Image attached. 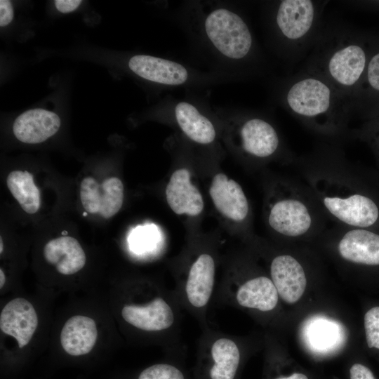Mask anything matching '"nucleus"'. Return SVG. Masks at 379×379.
Instances as JSON below:
<instances>
[{
  "mask_svg": "<svg viewBox=\"0 0 379 379\" xmlns=\"http://www.w3.org/2000/svg\"><path fill=\"white\" fill-rule=\"evenodd\" d=\"M198 367L206 379H235L241 361L237 339L210 327L198 341Z\"/></svg>",
  "mask_w": 379,
  "mask_h": 379,
  "instance_id": "6",
  "label": "nucleus"
},
{
  "mask_svg": "<svg viewBox=\"0 0 379 379\" xmlns=\"http://www.w3.org/2000/svg\"><path fill=\"white\" fill-rule=\"evenodd\" d=\"M279 298L273 281L267 276L241 279L227 273L216 288L213 303L269 313L277 307Z\"/></svg>",
  "mask_w": 379,
  "mask_h": 379,
  "instance_id": "4",
  "label": "nucleus"
},
{
  "mask_svg": "<svg viewBox=\"0 0 379 379\" xmlns=\"http://www.w3.org/2000/svg\"><path fill=\"white\" fill-rule=\"evenodd\" d=\"M84 215H87V212L84 213Z\"/></svg>",
  "mask_w": 379,
  "mask_h": 379,
  "instance_id": "34",
  "label": "nucleus"
},
{
  "mask_svg": "<svg viewBox=\"0 0 379 379\" xmlns=\"http://www.w3.org/2000/svg\"><path fill=\"white\" fill-rule=\"evenodd\" d=\"M81 4V0H55L54 4L58 11L67 13L75 11Z\"/></svg>",
  "mask_w": 379,
  "mask_h": 379,
  "instance_id": "30",
  "label": "nucleus"
},
{
  "mask_svg": "<svg viewBox=\"0 0 379 379\" xmlns=\"http://www.w3.org/2000/svg\"><path fill=\"white\" fill-rule=\"evenodd\" d=\"M138 379H186V376L177 365L172 363H159L142 370Z\"/></svg>",
  "mask_w": 379,
  "mask_h": 379,
  "instance_id": "25",
  "label": "nucleus"
},
{
  "mask_svg": "<svg viewBox=\"0 0 379 379\" xmlns=\"http://www.w3.org/2000/svg\"><path fill=\"white\" fill-rule=\"evenodd\" d=\"M284 102L292 114L326 134L344 130L352 110L350 102L329 82L306 71L290 80Z\"/></svg>",
  "mask_w": 379,
  "mask_h": 379,
  "instance_id": "2",
  "label": "nucleus"
},
{
  "mask_svg": "<svg viewBox=\"0 0 379 379\" xmlns=\"http://www.w3.org/2000/svg\"><path fill=\"white\" fill-rule=\"evenodd\" d=\"M155 232L153 227H138L130 237L131 245L137 251L149 248L154 243Z\"/></svg>",
  "mask_w": 379,
  "mask_h": 379,
  "instance_id": "27",
  "label": "nucleus"
},
{
  "mask_svg": "<svg viewBox=\"0 0 379 379\" xmlns=\"http://www.w3.org/2000/svg\"><path fill=\"white\" fill-rule=\"evenodd\" d=\"M304 338L312 352L325 354L337 350L344 338L342 327L324 317H313L306 323Z\"/></svg>",
  "mask_w": 379,
  "mask_h": 379,
  "instance_id": "19",
  "label": "nucleus"
},
{
  "mask_svg": "<svg viewBox=\"0 0 379 379\" xmlns=\"http://www.w3.org/2000/svg\"><path fill=\"white\" fill-rule=\"evenodd\" d=\"M166 198L171 210L178 215H199L204 208V200L199 190L190 181L187 168L173 172L166 187Z\"/></svg>",
  "mask_w": 379,
  "mask_h": 379,
  "instance_id": "13",
  "label": "nucleus"
},
{
  "mask_svg": "<svg viewBox=\"0 0 379 379\" xmlns=\"http://www.w3.org/2000/svg\"><path fill=\"white\" fill-rule=\"evenodd\" d=\"M5 282H6V276L2 269H1L0 270V288H3V286L5 284Z\"/></svg>",
  "mask_w": 379,
  "mask_h": 379,
  "instance_id": "32",
  "label": "nucleus"
},
{
  "mask_svg": "<svg viewBox=\"0 0 379 379\" xmlns=\"http://www.w3.org/2000/svg\"><path fill=\"white\" fill-rule=\"evenodd\" d=\"M38 326V317L33 305L23 298L9 301L0 314V328L6 335L13 337L20 348L32 338Z\"/></svg>",
  "mask_w": 379,
  "mask_h": 379,
  "instance_id": "9",
  "label": "nucleus"
},
{
  "mask_svg": "<svg viewBox=\"0 0 379 379\" xmlns=\"http://www.w3.org/2000/svg\"><path fill=\"white\" fill-rule=\"evenodd\" d=\"M6 184L24 211L29 214L38 211L41 205V194L30 173L26 171H12L6 178Z\"/></svg>",
  "mask_w": 379,
  "mask_h": 379,
  "instance_id": "21",
  "label": "nucleus"
},
{
  "mask_svg": "<svg viewBox=\"0 0 379 379\" xmlns=\"http://www.w3.org/2000/svg\"><path fill=\"white\" fill-rule=\"evenodd\" d=\"M270 278L279 297L293 304L302 296L307 286L303 267L293 256L279 255L274 257L270 267Z\"/></svg>",
  "mask_w": 379,
  "mask_h": 379,
  "instance_id": "10",
  "label": "nucleus"
},
{
  "mask_svg": "<svg viewBox=\"0 0 379 379\" xmlns=\"http://www.w3.org/2000/svg\"><path fill=\"white\" fill-rule=\"evenodd\" d=\"M239 137L243 151L256 158L270 157L280 146V139L274 127L260 118L245 121L240 128Z\"/></svg>",
  "mask_w": 379,
  "mask_h": 379,
  "instance_id": "14",
  "label": "nucleus"
},
{
  "mask_svg": "<svg viewBox=\"0 0 379 379\" xmlns=\"http://www.w3.org/2000/svg\"><path fill=\"white\" fill-rule=\"evenodd\" d=\"M209 194L216 209L225 217L244 220L249 211L247 198L241 185L222 173L214 175Z\"/></svg>",
  "mask_w": 379,
  "mask_h": 379,
  "instance_id": "11",
  "label": "nucleus"
},
{
  "mask_svg": "<svg viewBox=\"0 0 379 379\" xmlns=\"http://www.w3.org/2000/svg\"><path fill=\"white\" fill-rule=\"evenodd\" d=\"M368 60L354 34L346 28L333 27L319 32L305 71L329 82L352 107Z\"/></svg>",
  "mask_w": 379,
  "mask_h": 379,
  "instance_id": "1",
  "label": "nucleus"
},
{
  "mask_svg": "<svg viewBox=\"0 0 379 379\" xmlns=\"http://www.w3.org/2000/svg\"><path fill=\"white\" fill-rule=\"evenodd\" d=\"M276 379H308L307 377L302 373H295L288 377H279Z\"/></svg>",
  "mask_w": 379,
  "mask_h": 379,
  "instance_id": "31",
  "label": "nucleus"
},
{
  "mask_svg": "<svg viewBox=\"0 0 379 379\" xmlns=\"http://www.w3.org/2000/svg\"><path fill=\"white\" fill-rule=\"evenodd\" d=\"M46 262L65 275L80 271L86 264V254L79 241L72 237L62 236L49 241L44 248Z\"/></svg>",
  "mask_w": 379,
  "mask_h": 379,
  "instance_id": "17",
  "label": "nucleus"
},
{
  "mask_svg": "<svg viewBox=\"0 0 379 379\" xmlns=\"http://www.w3.org/2000/svg\"><path fill=\"white\" fill-rule=\"evenodd\" d=\"M98 338L96 324L92 318L74 315L64 324L60 336L63 350L72 356L89 353Z\"/></svg>",
  "mask_w": 379,
  "mask_h": 379,
  "instance_id": "18",
  "label": "nucleus"
},
{
  "mask_svg": "<svg viewBox=\"0 0 379 379\" xmlns=\"http://www.w3.org/2000/svg\"><path fill=\"white\" fill-rule=\"evenodd\" d=\"M175 117L181 130L192 140L200 144H209L214 140L215 130L213 124L192 104L178 102L175 107Z\"/></svg>",
  "mask_w": 379,
  "mask_h": 379,
  "instance_id": "20",
  "label": "nucleus"
},
{
  "mask_svg": "<svg viewBox=\"0 0 379 379\" xmlns=\"http://www.w3.org/2000/svg\"><path fill=\"white\" fill-rule=\"evenodd\" d=\"M379 95V51L368 60L365 74L352 102V109L356 103L365 95Z\"/></svg>",
  "mask_w": 379,
  "mask_h": 379,
  "instance_id": "23",
  "label": "nucleus"
},
{
  "mask_svg": "<svg viewBox=\"0 0 379 379\" xmlns=\"http://www.w3.org/2000/svg\"><path fill=\"white\" fill-rule=\"evenodd\" d=\"M364 328L368 347L379 350V307H374L364 315Z\"/></svg>",
  "mask_w": 379,
  "mask_h": 379,
  "instance_id": "26",
  "label": "nucleus"
},
{
  "mask_svg": "<svg viewBox=\"0 0 379 379\" xmlns=\"http://www.w3.org/2000/svg\"><path fill=\"white\" fill-rule=\"evenodd\" d=\"M314 188L324 207L338 221L364 228L378 220L379 210L375 203L364 194L352 192L348 185L325 177L315 181Z\"/></svg>",
  "mask_w": 379,
  "mask_h": 379,
  "instance_id": "3",
  "label": "nucleus"
},
{
  "mask_svg": "<svg viewBox=\"0 0 379 379\" xmlns=\"http://www.w3.org/2000/svg\"><path fill=\"white\" fill-rule=\"evenodd\" d=\"M205 30L213 45L227 58L243 59L252 49L253 38L248 25L230 10L212 11L206 19Z\"/></svg>",
  "mask_w": 379,
  "mask_h": 379,
  "instance_id": "7",
  "label": "nucleus"
},
{
  "mask_svg": "<svg viewBox=\"0 0 379 379\" xmlns=\"http://www.w3.org/2000/svg\"><path fill=\"white\" fill-rule=\"evenodd\" d=\"M350 373V379H375L371 371L360 364L352 365Z\"/></svg>",
  "mask_w": 379,
  "mask_h": 379,
  "instance_id": "29",
  "label": "nucleus"
},
{
  "mask_svg": "<svg viewBox=\"0 0 379 379\" xmlns=\"http://www.w3.org/2000/svg\"><path fill=\"white\" fill-rule=\"evenodd\" d=\"M99 213L108 219L119 212L124 201V185L121 180L112 177L100 185Z\"/></svg>",
  "mask_w": 379,
  "mask_h": 379,
  "instance_id": "22",
  "label": "nucleus"
},
{
  "mask_svg": "<svg viewBox=\"0 0 379 379\" xmlns=\"http://www.w3.org/2000/svg\"><path fill=\"white\" fill-rule=\"evenodd\" d=\"M311 0L280 1L275 13V24L290 51H301L316 41L319 34L322 7Z\"/></svg>",
  "mask_w": 379,
  "mask_h": 379,
  "instance_id": "5",
  "label": "nucleus"
},
{
  "mask_svg": "<svg viewBox=\"0 0 379 379\" xmlns=\"http://www.w3.org/2000/svg\"><path fill=\"white\" fill-rule=\"evenodd\" d=\"M14 17V11L11 1H0V26L5 27L11 23Z\"/></svg>",
  "mask_w": 379,
  "mask_h": 379,
  "instance_id": "28",
  "label": "nucleus"
},
{
  "mask_svg": "<svg viewBox=\"0 0 379 379\" xmlns=\"http://www.w3.org/2000/svg\"><path fill=\"white\" fill-rule=\"evenodd\" d=\"M338 250L345 260L366 265H379V234L356 228L340 239Z\"/></svg>",
  "mask_w": 379,
  "mask_h": 379,
  "instance_id": "16",
  "label": "nucleus"
},
{
  "mask_svg": "<svg viewBox=\"0 0 379 379\" xmlns=\"http://www.w3.org/2000/svg\"><path fill=\"white\" fill-rule=\"evenodd\" d=\"M128 67L138 76L165 85H180L189 76L181 64L147 55L133 56L128 61Z\"/></svg>",
  "mask_w": 379,
  "mask_h": 379,
  "instance_id": "15",
  "label": "nucleus"
},
{
  "mask_svg": "<svg viewBox=\"0 0 379 379\" xmlns=\"http://www.w3.org/2000/svg\"><path fill=\"white\" fill-rule=\"evenodd\" d=\"M60 126V119L56 113L37 108L20 114L14 121L13 131L20 141L36 144L55 135Z\"/></svg>",
  "mask_w": 379,
  "mask_h": 379,
  "instance_id": "12",
  "label": "nucleus"
},
{
  "mask_svg": "<svg viewBox=\"0 0 379 379\" xmlns=\"http://www.w3.org/2000/svg\"><path fill=\"white\" fill-rule=\"evenodd\" d=\"M268 223L276 232L288 237L304 235L311 230L313 218L307 204L297 195L276 200L268 214Z\"/></svg>",
  "mask_w": 379,
  "mask_h": 379,
  "instance_id": "8",
  "label": "nucleus"
},
{
  "mask_svg": "<svg viewBox=\"0 0 379 379\" xmlns=\"http://www.w3.org/2000/svg\"><path fill=\"white\" fill-rule=\"evenodd\" d=\"M3 252V243H2V238H0V253H2Z\"/></svg>",
  "mask_w": 379,
  "mask_h": 379,
  "instance_id": "33",
  "label": "nucleus"
},
{
  "mask_svg": "<svg viewBox=\"0 0 379 379\" xmlns=\"http://www.w3.org/2000/svg\"><path fill=\"white\" fill-rule=\"evenodd\" d=\"M100 185L92 177L85 178L80 185V198L86 212L97 213L100 211Z\"/></svg>",
  "mask_w": 379,
  "mask_h": 379,
  "instance_id": "24",
  "label": "nucleus"
}]
</instances>
